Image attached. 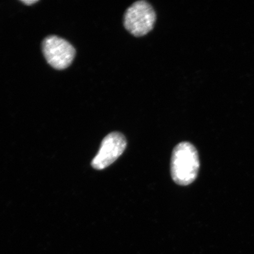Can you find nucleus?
<instances>
[{
    "label": "nucleus",
    "instance_id": "4",
    "mask_svg": "<svg viewBox=\"0 0 254 254\" xmlns=\"http://www.w3.org/2000/svg\"><path fill=\"white\" fill-rule=\"evenodd\" d=\"M126 147L125 135L119 132L110 133L101 142L99 151L91 162L92 167L98 170L105 169L118 159Z\"/></svg>",
    "mask_w": 254,
    "mask_h": 254
},
{
    "label": "nucleus",
    "instance_id": "5",
    "mask_svg": "<svg viewBox=\"0 0 254 254\" xmlns=\"http://www.w3.org/2000/svg\"><path fill=\"white\" fill-rule=\"evenodd\" d=\"M22 2L25 3L26 5H31L32 4H34V3H36L37 2L36 0H27V1H22Z\"/></svg>",
    "mask_w": 254,
    "mask_h": 254
},
{
    "label": "nucleus",
    "instance_id": "3",
    "mask_svg": "<svg viewBox=\"0 0 254 254\" xmlns=\"http://www.w3.org/2000/svg\"><path fill=\"white\" fill-rule=\"evenodd\" d=\"M43 51L47 62L57 69L67 68L75 54L74 47L68 41L56 36H50L44 40Z\"/></svg>",
    "mask_w": 254,
    "mask_h": 254
},
{
    "label": "nucleus",
    "instance_id": "1",
    "mask_svg": "<svg viewBox=\"0 0 254 254\" xmlns=\"http://www.w3.org/2000/svg\"><path fill=\"white\" fill-rule=\"evenodd\" d=\"M199 168L197 150L192 144L183 142L174 148L171 160V173L174 182L188 186L194 182Z\"/></svg>",
    "mask_w": 254,
    "mask_h": 254
},
{
    "label": "nucleus",
    "instance_id": "2",
    "mask_svg": "<svg viewBox=\"0 0 254 254\" xmlns=\"http://www.w3.org/2000/svg\"><path fill=\"white\" fill-rule=\"evenodd\" d=\"M156 14L153 7L145 1H136L127 8L124 25L130 33L136 37L144 36L154 27Z\"/></svg>",
    "mask_w": 254,
    "mask_h": 254
}]
</instances>
